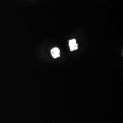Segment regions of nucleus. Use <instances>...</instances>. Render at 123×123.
I'll list each match as a JSON object with an SVG mask.
<instances>
[{
  "mask_svg": "<svg viewBox=\"0 0 123 123\" xmlns=\"http://www.w3.org/2000/svg\"><path fill=\"white\" fill-rule=\"evenodd\" d=\"M69 46L71 51L77 50L78 49V44L76 43V41L74 39L69 40Z\"/></svg>",
  "mask_w": 123,
  "mask_h": 123,
  "instance_id": "f257e3e1",
  "label": "nucleus"
},
{
  "mask_svg": "<svg viewBox=\"0 0 123 123\" xmlns=\"http://www.w3.org/2000/svg\"><path fill=\"white\" fill-rule=\"evenodd\" d=\"M51 54L54 58L60 57V50L57 48H54L51 50Z\"/></svg>",
  "mask_w": 123,
  "mask_h": 123,
  "instance_id": "f03ea898",
  "label": "nucleus"
}]
</instances>
